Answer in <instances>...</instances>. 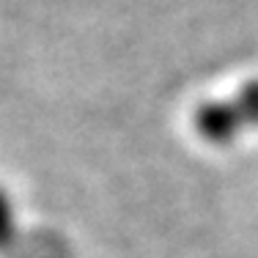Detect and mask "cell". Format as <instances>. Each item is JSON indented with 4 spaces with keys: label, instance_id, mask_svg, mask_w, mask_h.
<instances>
[{
    "label": "cell",
    "instance_id": "1",
    "mask_svg": "<svg viewBox=\"0 0 258 258\" xmlns=\"http://www.w3.org/2000/svg\"><path fill=\"white\" fill-rule=\"evenodd\" d=\"M195 132L209 143H231L236 135L258 124V80L228 99L206 102L195 110Z\"/></svg>",
    "mask_w": 258,
    "mask_h": 258
},
{
    "label": "cell",
    "instance_id": "2",
    "mask_svg": "<svg viewBox=\"0 0 258 258\" xmlns=\"http://www.w3.org/2000/svg\"><path fill=\"white\" fill-rule=\"evenodd\" d=\"M17 239V223H14V206H11L6 189H0V250H9Z\"/></svg>",
    "mask_w": 258,
    "mask_h": 258
}]
</instances>
